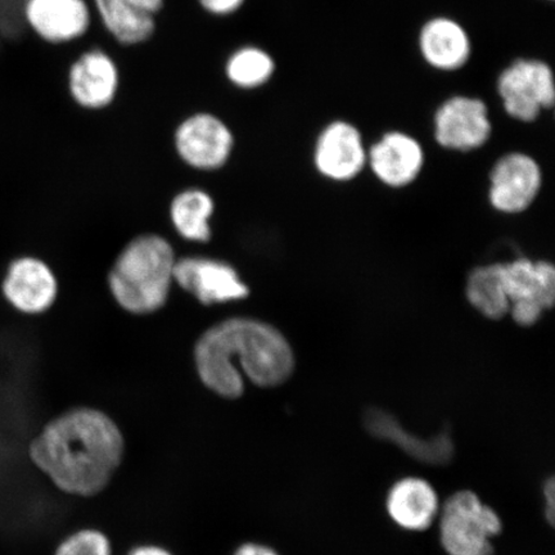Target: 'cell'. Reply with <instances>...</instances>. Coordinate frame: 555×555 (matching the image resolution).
I'll list each match as a JSON object with an SVG mask.
<instances>
[{
    "mask_svg": "<svg viewBox=\"0 0 555 555\" xmlns=\"http://www.w3.org/2000/svg\"><path fill=\"white\" fill-rule=\"evenodd\" d=\"M201 382L225 399L245 392L242 372L254 385L278 387L293 376V346L274 325L247 317L228 318L206 330L194 346Z\"/></svg>",
    "mask_w": 555,
    "mask_h": 555,
    "instance_id": "1",
    "label": "cell"
},
{
    "mask_svg": "<svg viewBox=\"0 0 555 555\" xmlns=\"http://www.w3.org/2000/svg\"><path fill=\"white\" fill-rule=\"evenodd\" d=\"M120 429L108 415L90 408L73 409L54 418L30 446L35 466L68 494H99L119 467Z\"/></svg>",
    "mask_w": 555,
    "mask_h": 555,
    "instance_id": "2",
    "label": "cell"
},
{
    "mask_svg": "<svg viewBox=\"0 0 555 555\" xmlns=\"http://www.w3.org/2000/svg\"><path fill=\"white\" fill-rule=\"evenodd\" d=\"M176 262L168 240L152 233L138 235L122 248L109 270L111 294L130 314H154L168 302Z\"/></svg>",
    "mask_w": 555,
    "mask_h": 555,
    "instance_id": "3",
    "label": "cell"
},
{
    "mask_svg": "<svg viewBox=\"0 0 555 555\" xmlns=\"http://www.w3.org/2000/svg\"><path fill=\"white\" fill-rule=\"evenodd\" d=\"M439 538L448 555H494L503 531L499 513L472 490H460L441 504Z\"/></svg>",
    "mask_w": 555,
    "mask_h": 555,
    "instance_id": "4",
    "label": "cell"
},
{
    "mask_svg": "<svg viewBox=\"0 0 555 555\" xmlns=\"http://www.w3.org/2000/svg\"><path fill=\"white\" fill-rule=\"evenodd\" d=\"M496 93L504 113L512 120L535 122L554 107L555 79L547 62L517 59L505 66L496 79Z\"/></svg>",
    "mask_w": 555,
    "mask_h": 555,
    "instance_id": "5",
    "label": "cell"
},
{
    "mask_svg": "<svg viewBox=\"0 0 555 555\" xmlns=\"http://www.w3.org/2000/svg\"><path fill=\"white\" fill-rule=\"evenodd\" d=\"M501 263L509 314L520 327H531L553 308L555 269L551 262L526 258Z\"/></svg>",
    "mask_w": 555,
    "mask_h": 555,
    "instance_id": "6",
    "label": "cell"
},
{
    "mask_svg": "<svg viewBox=\"0 0 555 555\" xmlns=\"http://www.w3.org/2000/svg\"><path fill=\"white\" fill-rule=\"evenodd\" d=\"M433 122L436 143L448 151L480 150L492 135L488 104L474 95L449 96L436 108Z\"/></svg>",
    "mask_w": 555,
    "mask_h": 555,
    "instance_id": "7",
    "label": "cell"
},
{
    "mask_svg": "<svg viewBox=\"0 0 555 555\" xmlns=\"http://www.w3.org/2000/svg\"><path fill=\"white\" fill-rule=\"evenodd\" d=\"M173 143L179 157L191 168L214 171L231 158L234 135L217 115L198 113L179 124Z\"/></svg>",
    "mask_w": 555,
    "mask_h": 555,
    "instance_id": "8",
    "label": "cell"
},
{
    "mask_svg": "<svg viewBox=\"0 0 555 555\" xmlns=\"http://www.w3.org/2000/svg\"><path fill=\"white\" fill-rule=\"evenodd\" d=\"M173 282L205 307L245 300L249 295L247 284L243 283L231 263L204 256H186L177 260Z\"/></svg>",
    "mask_w": 555,
    "mask_h": 555,
    "instance_id": "9",
    "label": "cell"
},
{
    "mask_svg": "<svg viewBox=\"0 0 555 555\" xmlns=\"http://www.w3.org/2000/svg\"><path fill=\"white\" fill-rule=\"evenodd\" d=\"M314 166L332 182H350L367 164V149L362 131L346 120H333L318 134L314 144Z\"/></svg>",
    "mask_w": 555,
    "mask_h": 555,
    "instance_id": "10",
    "label": "cell"
},
{
    "mask_svg": "<svg viewBox=\"0 0 555 555\" xmlns=\"http://www.w3.org/2000/svg\"><path fill=\"white\" fill-rule=\"evenodd\" d=\"M541 184L543 171L537 159L524 152H511L492 166L490 204L499 212H524L537 199Z\"/></svg>",
    "mask_w": 555,
    "mask_h": 555,
    "instance_id": "11",
    "label": "cell"
},
{
    "mask_svg": "<svg viewBox=\"0 0 555 555\" xmlns=\"http://www.w3.org/2000/svg\"><path fill=\"white\" fill-rule=\"evenodd\" d=\"M0 288L11 308L25 315L43 314L53 307L59 295V282L53 270L33 256L12 260Z\"/></svg>",
    "mask_w": 555,
    "mask_h": 555,
    "instance_id": "12",
    "label": "cell"
},
{
    "mask_svg": "<svg viewBox=\"0 0 555 555\" xmlns=\"http://www.w3.org/2000/svg\"><path fill=\"white\" fill-rule=\"evenodd\" d=\"M363 425L374 439L392 443L402 453L425 466H447L455 455V442L447 429L429 437L416 436L402 427L390 412L380 408L367 409Z\"/></svg>",
    "mask_w": 555,
    "mask_h": 555,
    "instance_id": "13",
    "label": "cell"
},
{
    "mask_svg": "<svg viewBox=\"0 0 555 555\" xmlns=\"http://www.w3.org/2000/svg\"><path fill=\"white\" fill-rule=\"evenodd\" d=\"M426 154L418 139L401 130L387 131L367 149V166L391 189H404L421 176Z\"/></svg>",
    "mask_w": 555,
    "mask_h": 555,
    "instance_id": "14",
    "label": "cell"
},
{
    "mask_svg": "<svg viewBox=\"0 0 555 555\" xmlns=\"http://www.w3.org/2000/svg\"><path fill=\"white\" fill-rule=\"evenodd\" d=\"M416 46L428 67L446 74L461 72L469 64L474 53L466 27L448 16L427 20L420 29Z\"/></svg>",
    "mask_w": 555,
    "mask_h": 555,
    "instance_id": "15",
    "label": "cell"
},
{
    "mask_svg": "<svg viewBox=\"0 0 555 555\" xmlns=\"http://www.w3.org/2000/svg\"><path fill=\"white\" fill-rule=\"evenodd\" d=\"M119 86V68L101 50L82 53L69 68V94L82 108L95 111L108 107L115 101Z\"/></svg>",
    "mask_w": 555,
    "mask_h": 555,
    "instance_id": "16",
    "label": "cell"
},
{
    "mask_svg": "<svg viewBox=\"0 0 555 555\" xmlns=\"http://www.w3.org/2000/svg\"><path fill=\"white\" fill-rule=\"evenodd\" d=\"M441 509L439 492L426 478L406 476L395 482L386 496L392 522L408 532H423L437 522Z\"/></svg>",
    "mask_w": 555,
    "mask_h": 555,
    "instance_id": "17",
    "label": "cell"
},
{
    "mask_svg": "<svg viewBox=\"0 0 555 555\" xmlns=\"http://www.w3.org/2000/svg\"><path fill=\"white\" fill-rule=\"evenodd\" d=\"M26 25L50 43L79 39L90 26L86 0H27Z\"/></svg>",
    "mask_w": 555,
    "mask_h": 555,
    "instance_id": "18",
    "label": "cell"
},
{
    "mask_svg": "<svg viewBox=\"0 0 555 555\" xmlns=\"http://www.w3.org/2000/svg\"><path fill=\"white\" fill-rule=\"evenodd\" d=\"M104 27L122 46L143 44L154 37L156 17L135 9L128 0H94Z\"/></svg>",
    "mask_w": 555,
    "mask_h": 555,
    "instance_id": "19",
    "label": "cell"
},
{
    "mask_svg": "<svg viewBox=\"0 0 555 555\" xmlns=\"http://www.w3.org/2000/svg\"><path fill=\"white\" fill-rule=\"evenodd\" d=\"M214 199L205 191L192 189L180 192L170 205V219L180 237L206 243L211 240L210 219Z\"/></svg>",
    "mask_w": 555,
    "mask_h": 555,
    "instance_id": "20",
    "label": "cell"
},
{
    "mask_svg": "<svg viewBox=\"0 0 555 555\" xmlns=\"http://www.w3.org/2000/svg\"><path fill=\"white\" fill-rule=\"evenodd\" d=\"M466 294L472 307L485 318L496 321L509 314L502 263L476 268L468 276Z\"/></svg>",
    "mask_w": 555,
    "mask_h": 555,
    "instance_id": "21",
    "label": "cell"
},
{
    "mask_svg": "<svg viewBox=\"0 0 555 555\" xmlns=\"http://www.w3.org/2000/svg\"><path fill=\"white\" fill-rule=\"evenodd\" d=\"M272 54L259 47H243L228 59L225 74L234 87L245 90L267 86L275 74Z\"/></svg>",
    "mask_w": 555,
    "mask_h": 555,
    "instance_id": "22",
    "label": "cell"
},
{
    "mask_svg": "<svg viewBox=\"0 0 555 555\" xmlns=\"http://www.w3.org/2000/svg\"><path fill=\"white\" fill-rule=\"evenodd\" d=\"M55 555H111V546L103 533L87 530L66 539Z\"/></svg>",
    "mask_w": 555,
    "mask_h": 555,
    "instance_id": "23",
    "label": "cell"
},
{
    "mask_svg": "<svg viewBox=\"0 0 555 555\" xmlns=\"http://www.w3.org/2000/svg\"><path fill=\"white\" fill-rule=\"evenodd\" d=\"M27 0H0V37L18 39L26 30Z\"/></svg>",
    "mask_w": 555,
    "mask_h": 555,
    "instance_id": "24",
    "label": "cell"
},
{
    "mask_svg": "<svg viewBox=\"0 0 555 555\" xmlns=\"http://www.w3.org/2000/svg\"><path fill=\"white\" fill-rule=\"evenodd\" d=\"M246 0H198L203 9L214 16H228L237 12Z\"/></svg>",
    "mask_w": 555,
    "mask_h": 555,
    "instance_id": "25",
    "label": "cell"
},
{
    "mask_svg": "<svg viewBox=\"0 0 555 555\" xmlns=\"http://www.w3.org/2000/svg\"><path fill=\"white\" fill-rule=\"evenodd\" d=\"M544 515L547 524L554 525L555 518V481L551 476L543 486Z\"/></svg>",
    "mask_w": 555,
    "mask_h": 555,
    "instance_id": "26",
    "label": "cell"
},
{
    "mask_svg": "<svg viewBox=\"0 0 555 555\" xmlns=\"http://www.w3.org/2000/svg\"><path fill=\"white\" fill-rule=\"evenodd\" d=\"M137 10L156 17L157 13L164 9L165 0H128Z\"/></svg>",
    "mask_w": 555,
    "mask_h": 555,
    "instance_id": "27",
    "label": "cell"
},
{
    "mask_svg": "<svg viewBox=\"0 0 555 555\" xmlns=\"http://www.w3.org/2000/svg\"><path fill=\"white\" fill-rule=\"evenodd\" d=\"M234 555H280L272 547L261 544H245Z\"/></svg>",
    "mask_w": 555,
    "mask_h": 555,
    "instance_id": "28",
    "label": "cell"
},
{
    "mask_svg": "<svg viewBox=\"0 0 555 555\" xmlns=\"http://www.w3.org/2000/svg\"><path fill=\"white\" fill-rule=\"evenodd\" d=\"M130 555H171L158 546H141L131 552Z\"/></svg>",
    "mask_w": 555,
    "mask_h": 555,
    "instance_id": "29",
    "label": "cell"
},
{
    "mask_svg": "<svg viewBox=\"0 0 555 555\" xmlns=\"http://www.w3.org/2000/svg\"><path fill=\"white\" fill-rule=\"evenodd\" d=\"M550 2H552V0H550Z\"/></svg>",
    "mask_w": 555,
    "mask_h": 555,
    "instance_id": "30",
    "label": "cell"
}]
</instances>
